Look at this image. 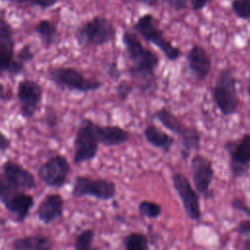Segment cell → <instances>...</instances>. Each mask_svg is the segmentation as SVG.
Here are the masks:
<instances>
[{
    "label": "cell",
    "instance_id": "1",
    "mask_svg": "<svg viewBox=\"0 0 250 250\" xmlns=\"http://www.w3.org/2000/svg\"><path fill=\"white\" fill-rule=\"evenodd\" d=\"M122 43L131 62L128 72L139 83L142 92H146L155 79V70L159 65V57L153 51L146 48L138 36L125 30L122 34Z\"/></svg>",
    "mask_w": 250,
    "mask_h": 250
},
{
    "label": "cell",
    "instance_id": "2",
    "mask_svg": "<svg viewBox=\"0 0 250 250\" xmlns=\"http://www.w3.org/2000/svg\"><path fill=\"white\" fill-rule=\"evenodd\" d=\"M212 97L216 107L223 115L229 116L237 111L239 103L237 80L231 68L225 67L219 71L212 90Z\"/></svg>",
    "mask_w": 250,
    "mask_h": 250
},
{
    "label": "cell",
    "instance_id": "3",
    "mask_svg": "<svg viewBox=\"0 0 250 250\" xmlns=\"http://www.w3.org/2000/svg\"><path fill=\"white\" fill-rule=\"evenodd\" d=\"M115 35V26L104 16L93 17L79 25L75 31V39L81 46L99 47L113 40Z\"/></svg>",
    "mask_w": 250,
    "mask_h": 250
},
{
    "label": "cell",
    "instance_id": "4",
    "mask_svg": "<svg viewBox=\"0 0 250 250\" xmlns=\"http://www.w3.org/2000/svg\"><path fill=\"white\" fill-rule=\"evenodd\" d=\"M48 78L59 88L78 93H88L99 90L103 83L96 78L86 77L72 66H57L48 69Z\"/></svg>",
    "mask_w": 250,
    "mask_h": 250
},
{
    "label": "cell",
    "instance_id": "5",
    "mask_svg": "<svg viewBox=\"0 0 250 250\" xmlns=\"http://www.w3.org/2000/svg\"><path fill=\"white\" fill-rule=\"evenodd\" d=\"M134 29L146 42L156 46L168 61L175 62L182 55L181 50L167 40L163 31L155 22V18L151 14H145L138 18L134 23Z\"/></svg>",
    "mask_w": 250,
    "mask_h": 250
},
{
    "label": "cell",
    "instance_id": "6",
    "mask_svg": "<svg viewBox=\"0 0 250 250\" xmlns=\"http://www.w3.org/2000/svg\"><path fill=\"white\" fill-rule=\"evenodd\" d=\"M35 188V178L27 169L12 160H7L3 163L0 182V197L9 195L21 189H32Z\"/></svg>",
    "mask_w": 250,
    "mask_h": 250
},
{
    "label": "cell",
    "instance_id": "7",
    "mask_svg": "<svg viewBox=\"0 0 250 250\" xmlns=\"http://www.w3.org/2000/svg\"><path fill=\"white\" fill-rule=\"evenodd\" d=\"M73 162L81 164L97 156L100 142L96 133V123L91 119H82L74 138Z\"/></svg>",
    "mask_w": 250,
    "mask_h": 250
},
{
    "label": "cell",
    "instance_id": "8",
    "mask_svg": "<svg viewBox=\"0 0 250 250\" xmlns=\"http://www.w3.org/2000/svg\"><path fill=\"white\" fill-rule=\"evenodd\" d=\"M71 194L77 198L92 196L100 200H109L116 195V186L106 179L77 176L72 185Z\"/></svg>",
    "mask_w": 250,
    "mask_h": 250
},
{
    "label": "cell",
    "instance_id": "9",
    "mask_svg": "<svg viewBox=\"0 0 250 250\" xmlns=\"http://www.w3.org/2000/svg\"><path fill=\"white\" fill-rule=\"evenodd\" d=\"M229 156V169L233 177L246 174L250 166V134H243L239 139L229 140L224 145Z\"/></svg>",
    "mask_w": 250,
    "mask_h": 250
},
{
    "label": "cell",
    "instance_id": "10",
    "mask_svg": "<svg viewBox=\"0 0 250 250\" xmlns=\"http://www.w3.org/2000/svg\"><path fill=\"white\" fill-rule=\"evenodd\" d=\"M70 165L64 155L56 154L48 158L38 168L37 174L42 183L54 188H60L67 181Z\"/></svg>",
    "mask_w": 250,
    "mask_h": 250
},
{
    "label": "cell",
    "instance_id": "11",
    "mask_svg": "<svg viewBox=\"0 0 250 250\" xmlns=\"http://www.w3.org/2000/svg\"><path fill=\"white\" fill-rule=\"evenodd\" d=\"M171 178L174 189L180 197L188 217L191 221H199L201 219V209L197 191L183 173L175 172Z\"/></svg>",
    "mask_w": 250,
    "mask_h": 250
},
{
    "label": "cell",
    "instance_id": "12",
    "mask_svg": "<svg viewBox=\"0 0 250 250\" xmlns=\"http://www.w3.org/2000/svg\"><path fill=\"white\" fill-rule=\"evenodd\" d=\"M43 97L42 86L33 79H22L17 87V98L21 115L29 119L34 116Z\"/></svg>",
    "mask_w": 250,
    "mask_h": 250
},
{
    "label": "cell",
    "instance_id": "13",
    "mask_svg": "<svg viewBox=\"0 0 250 250\" xmlns=\"http://www.w3.org/2000/svg\"><path fill=\"white\" fill-rule=\"evenodd\" d=\"M190 169L194 188L198 193L205 198L211 197L210 185L214 177L213 164L210 159L202 154L196 153L190 161Z\"/></svg>",
    "mask_w": 250,
    "mask_h": 250
},
{
    "label": "cell",
    "instance_id": "14",
    "mask_svg": "<svg viewBox=\"0 0 250 250\" xmlns=\"http://www.w3.org/2000/svg\"><path fill=\"white\" fill-rule=\"evenodd\" d=\"M0 200L6 210L14 216L15 221L18 223L25 220L34 205L33 196L21 190L0 197Z\"/></svg>",
    "mask_w": 250,
    "mask_h": 250
},
{
    "label": "cell",
    "instance_id": "15",
    "mask_svg": "<svg viewBox=\"0 0 250 250\" xmlns=\"http://www.w3.org/2000/svg\"><path fill=\"white\" fill-rule=\"evenodd\" d=\"M187 62L189 71L197 80H204L208 77L212 61L208 52L199 44H193L187 53Z\"/></svg>",
    "mask_w": 250,
    "mask_h": 250
},
{
    "label": "cell",
    "instance_id": "16",
    "mask_svg": "<svg viewBox=\"0 0 250 250\" xmlns=\"http://www.w3.org/2000/svg\"><path fill=\"white\" fill-rule=\"evenodd\" d=\"M15 39L12 25L4 19L0 21V58L1 72H6L7 67L15 59Z\"/></svg>",
    "mask_w": 250,
    "mask_h": 250
},
{
    "label": "cell",
    "instance_id": "17",
    "mask_svg": "<svg viewBox=\"0 0 250 250\" xmlns=\"http://www.w3.org/2000/svg\"><path fill=\"white\" fill-rule=\"evenodd\" d=\"M63 198L59 193H49L39 203L37 217L44 224H51L62 215Z\"/></svg>",
    "mask_w": 250,
    "mask_h": 250
},
{
    "label": "cell",
    "instance_id": "18",
    "mask_svg": "<svg viewBox=\"0 0 250 250\" xmlns=\"http://www.w3.org/2000/svg\"><path fill=\"white\" fill-rule=\"evenodd\" d=\"M96 133L100 144L105 146H115L126 143L130 134L118 125H100L96 123Z\"/></svg>",
    "mask_w": 250,
    "mask_h": 250
},
{
    "label": "cell",
    "instance_id": "19",
    "mask_svg": "<svg viewBox=\"0 0 250 250\" xmlns=\"http://www.w3.org/2000/svg\"><path fill=\"white\" fill-rule=\"evenodd\" d=\"M144 136L148 144L161 149L164 152H169L175 143V140L172 136L154 124H148L146 126L144 130Z\"/></svg>",
    "mask_w": 250,
    "mask_h": 250
},
{
    "label": "cell",
    "instance_id": "20",
    "mask_svg": "<svg viewBox=\"0 0 250 250\" xmlns=\"http://www.w3.org/2000/svg\"><path fill=\"white\" fill-rule=\"evenodd\" d=\"M180 138V155L182 159H187L190 152L197 150L200 147L201 136L199 131L193 127H187Z\"/></svg>",
    "mask_w": 250,
    "mask_h": 250
},
{
    "label": "cell",
    "instance_id": "21",
    "mask_svg": "<svg viewBox=\"0 0 250 250\" xmlns=\"http://www.w3.org/2000/svg\"><path fill=\"white\" fill-rule=\"evenodd\" d=\"M152 118L156 119L162 126H164V128L178 136H181L187 128L177 115L166 107H161L155 110L152 114Z\"/></svg>",
    "mask_w": 250,
    "mask_h": 250
},
{
    "label": "cell",
    "instance_id": "22",
    "mask_svg": "<svg viewBox=\"0 0 250 250\" xmlns=\"http://www.w3.org/2000/svg\"><path fill=\"white\" fill-rule=\"evenodd\" d=\"M34 31L46 48H50L58 42V27L50 20L42 19L34 26Z\"/></svg>",
    "mask_w": 250,
    "mask_h": 250
},
{
    "label": "cell",
    "instance_id": "23",
    "mask_svg": "<svg viewBox=\"0 0 250 250\" xmlns=\"http://www.w3.org/2000/svg\"><path fill=\"white\" fill-rule=\"evenodd\" d=\"M45 247H50V242L46 236L41 234L20 237L11 244L12 250H39Z\"/></svg>",
    "mask_w": 250,
    "mask_h": 250
},
{
    "label": "cell",
    "instance_id": "24",
    "mask_svg": "<svg viewBox=\"0 0 250 250\" xmlns=\"http://www.w3.org/2000/svg\"><path fill=\"white\" fill-rule=\"evenodd\" d=\"M125 250H148V239L141 232H131L123 239Z\"/></svg>",
    "mask_w": 250,
    "mask_h": 250
},
{
    "label": "cell",
    "instance_id": "25",
    "mask_svg": "<svg viewBox=\"0 0 250 250\" xmlns=\"http://www.w3.org/2000/svg\"><path fill=\"white\" fill-rule=\"evenodd\" d=\"M139 213L146 218L149 219H156L161 214V206L153 201L150 200H142L138 205Z\"/></svg>",
    "mask_w": 250,
    "mask_h": 250
},
{
    "label": "cell",
    "instance_id": "26",
    "mask_svg": "<svg viewBox=\"0 0 250 250\" xmlns=\"http://www.w3.org/2000/svg\"><path fill=\"white\" fill-rule=\"evenodd\" d=\"M95 232L92 229H87L81 231L75 238V250H93V240Z\"/></svg>",
    "mask_w": 250,
    "mask_h": 250
},
{
    "label": "cell",
    "instance_id": "27",
    "mask_svg": "<svg viewBox=\"0 0 250 250\" xmlns=\"http://www.w3.org/2000/svg\"><path fill=\"white\" fill-rule=\"evenodd\" d=\"M230 7L237 18L250 21V0H232Z\"/></svg>",
    "mask_w": 250,
    "mask_h": 250
},
{
    "label": "cell",
    "instance_id": "28",
    "mask_svg": "<svg viewBox=\"0 0 250 250\" xmlns=\"http://www.w3.org/2000/svg\"><path fill=\"white\" fill-rule=\"evenodd\" d=\"M133 83L127 80H120L116 86V94L119 100L126 101L133 92Z\"/></svg>",
    "mask_w": 250,
    "mask_h": 250
},
{
    "label": "cell",
    "instance_id": "29",
    "mask_svg": "<svg viewBox=\"0 0 250 250\" xmlns=\"http://www.w3.org/2000/svg\"><path fill=\"white\" fill-rule=\"evenodd\" d=\"M15 58L23 63L31 62L34 59V53L32 51L31 46L29 44H24L23 46H21L16 53Z\"/></svg>",
    "mask_w": 250,
    "mask_h": 250
},
{
    "label": "cell",
    "instance_id": "30",
    "mask_svg": "<svg viewBox=\"0 0 250 250\" xmlns=\"http://www.w3.org/2000/svg\"><path fill=\"white\" fill-rule=\"evenodd\" d=\"M105 72L108 78H110L113 81H118L121 78V71L116 62H108L105 67Z\"/></svg>",
    "mask_w": 250,
    "mask_h": 250
},
{
    "label": "cell",
    "instance_id": "31",
    "mask_svg": "<svg viewBox=\"0 0 250 250\" xmlns=\"http://www.w3.org/2000/svg\"><path fill=\"white\" fill-rule=\"evenodd\" d=\"M25 67V63L18 61L16 58L11 62L9 66L6 69V72L10 75H19L21 74Z\"/></svg>",
    "mask_w": 250,
    "mask_h": 250
},
{
    "label": "cell",
    "instance_id": "32",
    "mask_svg": "<svg viewBox=\"0 0 250 250\" xmlns=\"http://www.w3.org/2000/svg\"><path fill=\"white\" fill-rule=\"evenodd\" d=\"M171 9L181 12L188 7V0H163Z\"/></svg>",
    "mask_w": 250,
    "mask_h": 250
},
{
    "label": "cell",
    "instance_id": "33",
    "mask_svg": "<svg viewBox=\"0 0 250 250\" xmlns=\"http://www.w3.org/2000/svg\"><path fill=\"white\" fill-rule=\"evenodd\" d=\"M58 2L59 0H31L29 4L32 6H37L41 9H49L54 7Z\"/></svg>",
    "mask_w": 250,
    "mask_h": 250
},
{
    "label": "cell",
    "instance_id": "34",
    "mask_svg": "<svg viewBox=\"0 0 250 250\" xmlns=\"http://www.w3.org/2000/svg\"><path fill=\"white\" fill-rule=\"evenodd\" d=\"M231 206L238 211H241L247 215H250V208L247 205H245V203L239 198H234L231 201Z\"/></svg>",
    "mask_w": 250,
    "mask_h": 250
},
{
    "label": "cell",
    "instance_id": "35",
    "mask_svg": "<svg viewBox=\"0 0 250 250\" xmlns=\"http://www.w3.org/2000/svg\"><path fill=\"white\" fill-rule=\"evenodd\" d=\"M189 2H190V6H191L192 10L194 12H198V11L204 9L208 5L210 0H189Z\"/></svg>",
    "mask_w": 250,
    "mask_h": 250
},
{
    "label": "cell",
    "instance_id": "36",
    "mask_svg": "<svg viewBox=\"0 0 250 250\" xmlns=\"http://www.w3.org/2000/svg\"><path fill=\"white\" fill-rule=\"evenodd\" d=\"M237 231L242 234H249L250 233V220H243L237 226Z\"/></svg>",
    "mask_w": 250,
    "mask_h": 250
},
{
    "label": "cell",
    "instance_id": "37",
    "mask_svg": "<svg viewBox=\"0 0 250 250\" xmlns=\"http://www.w3.org/2000/svg\"><path fill=\"white\" fill-rule=\"evenodd\" d=\"M11 146V142L9 140V138L4 134V133H1V136H0V149H1V152H5Z\"/></svg>",
    "mask_w": 250,
    "mask_h": 250
},
{
    "label": "cell",
    "instance_id": "38",
    "mask_svg": "<svg viewBox=\"0 0 250 250\" xmlns=\"http://www.w3.org/2000/svg\"><path fill=\"white\" fill-rule=\"evenodd\" d=\"M46 122L49 127H56L58 124V117L54 113H47L46 114Z\"/></svg>",
    "mask_w": 250,
    "mask_h": 250
},
{
    "label": "cell",
    "instance_id": "39",
    "mask_svg": "<svg viewBox=\"0 0 250 250\" xmlns=\"http://www.w3.org/2000/svg\"><path fill=\"white\" fill-rule=\"evenodd\" d=\"M133 1L146 5L147 7H155L158 4V0H133Z\"/></svg>",
    "mask_w": 250,
    "mask_h": 250
},
{
    "label": "cell",
    "instance_id": "40",
    "mask_svg": "<svg viewBox=\"0 0 250 250\" xmlns=\"http://www.w3.org/2000/svg\"><path fill=\"white\" fill-rule=\"evenodd\" d=\"M3 1H7L10 3H14V4H24V3H30L31 0H3Z\"/></svg>",
    "mask_w": 250,
    "mask_h": 250
},
{
    "label": "cell",
    "instance_id": "41",
    "mask_svg": "<svg viewBox=\"0 0 250 250\" xmlns=\"http://www.w3.org/2000/svg\"><path fill=\"white\" fill-rule=\"evenodd\" d=\"M244 248L245 250H250V237L244 241Z\"/></svg>",
    "mask_w": 250,
    "mask_h": 250
},
{
    "label": "cell",
    "instance_id": "42",
    "mask_svg": "<svg viewBox=\"0 0 250 250\" xmlns=\"http://www.w3.org/2000/svg\"><path fill=\"white\" fill-rule=\"evenodd\" d=\"M247 93H248V96L250 97V75L248 77V83H247Z\"/></svg>",
    "mask_w": 250,
    "mask_h": 250
},
{
    "label": "cell",
    "instance_id": "43",
    "mask_svg": "<svg viewBox=\"0 0 250 250\" xmlns=\"http://www.w3.org/2000/svg\"><path fill=\"white\" fill-rule=\"evenodd\" d=\"M39 250H51L50 247H45V248H42V249H39Z\"/></svg>",
    "mask_w": 250,
    "mask_h": 250
}]
</instances>
